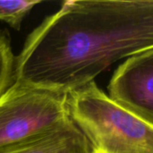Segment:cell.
<instances>
[{"instance_id":"1","label":"cell","mask_w":153,"mask_h":153,"mask_svg":"<svg viewBox=\"0 0 153 153\" xmlns=\"http://www.w3.org/2000/svg\"><path fill=\"white\" fill-rule=\"evenodd\" d=\"M68 107L96 153H153V127L117 105L95 82L69 92Z\"/></svg>"},{"instance_id":"6","label":"cell","mask_w":153,"mask_h":153,"mask_svg":"<svg viewBox=\"0 0 153 153\" xmlns=\"http://www.w3.org/2000/svg\"><path fill=\"white\" fill-rule=\"evenodd\" d=\"M14 58L7 35L0 30V98L13 82Z\"/></svg>"},{"instance_id":"5","label":"cell","mask_w":153,"mask_h":153,"mask_svg":"<svg viewBox=\"0 0 153 153\" xmlns=\"http://www.w3.org/2000/svg\"><path fill=\"white\" fill-rule=\"evenodd\" d=\"M40 3V0H0V21L20 30L27 14Z\"/></svg>"},{"instance_id":"4","label":"cell","mask_w":153,"mask_h":153,"mask_svg":"<svg viewBox=\"0 0 153 153\" xmlns=\"http://www.w3.org/2000/svg\"><path fill=\"white\" fill-rule=\"evenodd\" d=\"M0 153H96L72 117L56 126L0 147Z\"/></svg>"},{"instance_id":"2","label":"cell","mask_w":153,"mask_h":153,"mask_svg":"<svg viewBox=\"0 0 153 153\" xmlns=\"http://www.w3.org/2000/svg\"><path fill=\"white\" fill-rule=\"evenodd\" d=\"M70 117L68 93L13 82L0 98V147L40 134Z\"/></svg>"},{"instance_id":"3","label":"cell","mask_w":153,"mask_h":153,"mask_svg":"<svg viewBox=\"0 0 153 153\" xmlns=\"http://www.w3.org/2000/svg\"><path fill=\"white\" fill-rule=\"evenodd\" d=\"M108 90L117 105L153 127V48L126 59Z\"/></svg>"}]
</instances>
